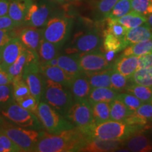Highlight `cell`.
<instances>
[{"mask_svg":"<svg viewBox=\"0 0 152 152\" xmlns=\"http://www.w3.org/2000/svg\"><path fill=\"white\" fill-rule=\"evenodd\" d=\"M90 137L80 128H73L56 134L44 132L36 144L35 152L80 151Z\"/></svg>","mask_w":152,"mask_h":152,"instance_id":"6da1fadb","label":"cell"},{"mask_svg":"<svg viewBox=\"0 0 152 152\" xmlns=\"http://www.w3.org/2000/svg\"><path fill=\"white\" fill-rule=\"evenodd\" d=\"M144 125L129 124L125 121L113 120L95 125L87 132L90 137L102 140H126L134 133L142 131Z\"/></svg>","mask_w":152,"mask_h":152,"instance_id":"7a4b0ae2","label":"cell"},{"mask_svg":"<svg viewBox=\"0 0 152 152\" xmlns=\"http://www.w3.org/2000/svg\"><path fill=\"white\" fill-rule=\"evenodd\" d=\"M41 101L46 102L58 113L65 115L74 102V99L69 87L45 77Z\"/></svg>","mask_w":152,"mask_h":152,"instance_id":"3957f363","label":"cell"},{"mask_svg":"<svg viewBox=\"0 0 152 152\" xmlns=\"http://www.w3.org/2000/svg\"><path fill=\"white\" fill-rule=\"evenodd\" d=\"M73 25V20L65 14H55L50 16L42 28V37L45 40L60 47L69 39Z\"/></svg>","mask_w":152,"mask_h":152,"instance_id":"277c9868","label":"cell"},{"mask_svg":"<svg viewBox=\"0 0 152 152\" xmlns=\"http://www.w3.org/2000/svg\"><path fill=\"white\" fill-rule=\"evenodd\" d=\"M36 115L43 128L50 134H56L75 128L64 115L58 113L43 101L39 102Z\"/></svg>","mask_w":152,"mask_h":152,"instance_id":"5b68a950","label":"cell"},{"mask_svg":"<svg viewBox=\"0 0 152 152\" xmlns=\"http://www.w3.org/2000/svg\"><path fill=\"white\" fill-rule=\"evenodd\" d=\"M0 132L9 137L20 148L21 151L30 152L34 151L44 131L14 125H4L0 128Z\"/></svg>","mask_w":152,"mask_h":152,"instance_id":"8992f818","label":"cell"},{"mask_svg":"<svg viewBox=\"0 0 152 152\" xmlns=\"http://www.w3.org/2000/svg\"><path fill=\"white\" fill-rule=\"evenodd\" d=\"M1 116L21 128L41 130L43 128L37 115L23 109L15 101L1 109Z\"/></svg>","mask_w":152,"mask_h":152,"instance_id":"52a82bcc","label":"cell"},{"mask_svg":"<svg viewBox=\"0 0 152 152\" xmlns=\"http://www.w3.org/2000/svg\"><path fill=\"white\" fill-rule=\"evenodd\" d=\"M64 116L74 127L80 128L87 134L95 125L92 106L88 100L74 101Z\"/></svg>","mask_w":152,"mask_h":152,"instance_id":"ba28073f","label":"cell"},{"mask_svg":"<svg viewBox=\"0 0 152 152\" xmlns=\"http://www.w3.org/2000/svg\"><path fill=\"white\" fill-rule=\"evenodd\" d=\"M102 39L96 28L80 32L75 35L71 46L66 49L68 54H84L98 51L102 46Z\"/></svg>","mask_w":152,"mask_h":152,"instance_id":"9c48e42d","label":"cell"},{"mask_svg":"<svg viewBox=\"0 0 152 152\" xmlns=\"http://www.w3.org/2000/svg\"><path fill=\"white\" fill-rule=\"evenodd\" d=\"M52 5L47 1H38L30 4L25 16L23 25L35 28H43L50 18Z\"/></svg>","mask_w":152,"mask_h":152,"instance_id":"30bf717a","label":"cell"},{"mask_svg":"<svg viewBox=\"0 0 152 152\" xmlns=\"http://www.w3.org/2000/svg\"><path fill=\"white\" fill-rule=\"evenodd\" d=\"M79 64L84 73H92L109 69L113 64L106 60L105 55L98 51L79 54Z\"/></svg>","mask_w":152,"mask_h":152,"instance_id":"8fae6325","label":"cell"},{"mask_svg":"<svg viewBox=\"0 0 152 152\" xmlns=\"http://www.w3.org/2000/svg\"><path fill=\"white\" fill-rule=\"evenodd\" d=\"M25 49L18 37H14L0 49V69L7 71Z\"/></svg>","mask_w":152,"mask_h":152,"instance_id":"7c38bea8","label":"cell"},{"mask_svg":"<svg viewBox=\"0 0 152 152\" xmlns=\"http://www.w3.org/2000/svg\"><path fill=\"white\" fill-rule=\"evenodd\" d=\"M123 140H102L90 137L80 151L109 152L115 151L124 146Z\"/></svg>","mask_w":152,"mask_h":152,"instance_id":"4fadbf2b","label":"cell"},{"mask_svg":"<svg viewBox=\"0 0 152 152\" xmlns=\"http://www.w3.org/2000/svg\"><path fill=\"white\" fill-rule=\"evenodd\" d=\"M25 48L37 52L42 39V28L27 26L19 31L17 35Z\"/></svg>","mask_w":152,"mask_h":152,"instance_id":"5bb4252c","label":"cell"},{"mask_svg":"<svg viewBox=\"0 0 152 152\" xmlns=\"http://www.w3.org/2000/svg\"><path fill=\"white\" fill-rule=\"evenodd\" d=\"M69 89L74 101L87 100L92 87L89 83L88 78L83 72L73 77Z\"/></svg>","mask_w":152,"mask_h":152,"instance_id":"9a60e30c","label":"cell"},{"mask_svg":"<svg viewBox=\"0 0 152 152\" xmlns=\"http://www.w3.org/2000/svg\"><path fill=\"white\" fill-rule=\"evenodd\" d=\"M39 72L45 78L60 83L67 87H70L74 77L58 66H52L39 64Z\"/></svg>","mask_w":152,"mask_h":152,"instance_id":"2e32d148","label":"cell"},{"mask_svg":"<svg viewBox=\"0 0 152 152\" xmlns=\"http://www.w3.org/2000/svg\"><path fill=\"white\" fill-rule=\"evenodd\" d=\"M33 0H10L7 15L16 23L18 27L23 26L25 16Z\"/></svg>","mask_w":152,"mask_h":152,"instance_id":"e0dca14e","label":"cell"},{"mask_svg":"<svg viewBox=\"0 0 152 152\" xmlns=\"http://www.w3.org/2000/svg\"><path fill=\"white\" fill-rule=\"evenodd\" d=\"M124 146L130 151H152V143L148 137L142 131L134 133L126 140H125Z\"/></svg>","mask_w":152,"mask_h":152,"instance_id":"ac0fdd59","label":"cell"},{"mask_svg":"<svg viewBox=\"0 0 152 152\" xmlns=\"http://www.w3.org/2000/svg\"><path fill=\"white\" fill-rule=\"evenodd\" d=\"M139 56H121L113 64V69L122 74L127 78L130 79L133 74L138 69Z\"/></svg>","mask_w":152,"mask_h":152,"instance_id":"d6986e66","label":"cell"},{"mask_svg":"<svg viewBox=\"0 0 152 152\" xmlns=\"http://www.w3.org/2000/svg\"><path fill=\"white\" fill-rule=\"evenodd\" d=\"M151 38H152V29L146 23L138 27L128 30L123 37V40L127 47L129 45Z\"/></svg>","mask_w":152,"mask_h":152,"instance_id":"ffe728a7","label":"cell"},{"mask_svg":"<svg viewBox=\"0 0 152 152\" xmlns=\"http://www.w3.org/2000/svg\"><path fill=\"white\" fill-rule=\"evenodd\" d=\"M57 58L58 66L73 77L83 73L79 64V54L60 55Z\"/></svg>","mask_w":152,"mask_h":152,"instance_id":"44dd1931","label":"cell"},{"mask_svg":"<svg viewBox=\"0 0 152 152\" xmlns=\"http://www.w3.org/2000/svg\"><path fill=\"white\" fill-rule=\"evenodd\" d=\"M118 92L110 87H94L89 94L88 102L90 104L95 102H111L116 98Z\"/></svg>","mask_w":152,"mask_h":152,"instance_id":"7402d4cb","label":"cell"},{"mask_svg":"<svg viewBox=\"0 0 152 152\" xmlns=\"http://www.w3.org/2000/svg\"><path fill=\"white\" fill-rule=\"evenodd\" d=\"M113 68L97 72L85 73L88 78L89 83L94 87H111V74Z\"/></svg>","mask_w":152,"mask_h":152,"instance_id":"603a6c76","label":"cell"},{"mask_svg":"<svg viewBox=\"0 0 152 152\" xmlns=\"http://www.w3.org/2000/svg\"><path fill=\"white\" fill-rule=\"evenodd\" d=\"M60 47L54 43L45 40L44 38L42 39L37 49V54L39 56V64H44L52 58L58 56V50Z\"/></svg>","mask_w":152,"mask_h":152,"instance_id":"cb8c5ba5","label":"cell"},{"mask_svg":"<svg viewBox=\"0 0 152 152\" xmlns=\"http://www.w3.org/2000/svg\"><path fill=\"white\" fill-rule=\"evenodd\" d=\"M110 112L111 120L116 121H123L127 118L134 114V111L129 109L121 101L117 99L110 102Z\"/></svg>","mask_w":152,"mask_h":152,"instance_id":"d4e9b609","label":"cell"},{"mask_svg":"<svg viewBox=\"0 0 152 152\" xmlns=\"http://www.w3.org/2000/svg\"><path fill=\"white\" fill-rule=\"evenodd\" d=\"M95 125L100 124L111 120L109 102H95L91 104Z\"/></svg>","mask_w":152,"mask_h":152,"instance_id":"484cf974","label":"cell"},{"mask_svg":"<svg viewBox=\"0 0 152 152\" xmlns=\"http://www.w3.org/2000/svg\"><path fill=\"white\" fill-rule=\"evenodd\" d=\"M152 52V38L140 42L133 44L125 47L122 56H140Z\"/></svg>","mask_w":152,"mask_h":152,"instance_id":"4316f807","label":"cell"},{"mask_svg":"<svg viewBox=\"0 0 152 152\" xmlns=\"http://www.w3.org/2000/svg\"><path fill=\"white\" fill-rule=\"evenodd\" d=\"M115 20L123 25L128 30L138 27L141 25L146 23L147 21V17L145 16H143V15L132 10H131L130 12L125 14V16L121 17V18Z\"/></svg>","mask_w":152,"mask_h":152,"instance_id":"83f0119b","label":"cell"},{"mask_svg":"<svg viewBox=\"0 0 152 152\" xmlns=\"http://www.w3.org/2000/svg\"><path fill=\"white\" fill-rule=\"evenodd\" d=\"M126 91L130 94L137 97L142 103L151 102L152 100V87L144 86L132 83V85H128L126 87Z\"/></svg>","mask_w":152,"mask_h":152,"instance_id":"f1b7e54d","label":"cell"},{"mask_svg":"<svg viewBox=\"0 0 152 152\" xmlns=\"http://www.w3.org/2000/svg\"><path fill=\"white\" fill-rule=\"evenodd\" d=\"M103 36L102 42L105 52L111 51L117 53L126 47L123 39H119L109 33H104Z\"/></svg>","mask_w":152,"mask_h":152,"instance_id":"f546056e","label":"cell"},{"mask_svg":"<svg viewBox=\"0 0 152 152\" xmlns=\"http://www.w3.org/2000/svg\"><path fill=\"white\" fill-rule=\"evenodd\" d=\"M28 52H29V50L25 48L23 52L17 58V59L7 69V71L13 78L18 76H22L23 72L28 61Z\"/></svg>","mask_w":152,"mask_h":152,"instance_id":"4dcf8cb0","label":"cell"},{"mask_svg":"<svg viewBox=\"0 0 152 152\" xmlns=\"http://www.w3.org/2000/svg\"><path fill=\"white\" fill-rule=\"evenodd\" d=\"M130 81L134 84L152 87V67L139 68L130 77Z\"/></svg>","mask_w":152,"mask_h":152,"instance_id":"1f68e13d","label":"cell"},{"mask_svg":"<svg viewBox=\"0 0 152 152\" xmlns=\"http://www.w3.org/2000/svg\"><path fill=\"white\" fill-rule=\"evenodd\" d=\"M132 10L131 0H118L113 9L110 11L105 19L116 20L121 18Z\"/></svg>","mask_w":152,"mask_h":152,"instance_id":"d6a6232c","label":"cell"},{"mask_svg":"<svg viewBox=\"0 0 152 152\" xmlns=\"http://www.w3.org/2000/svg\"><path fill=\"white\" fill-rule=\"evenodd\" d=\"M13 94L15 102H18L25 96L30 94V90L26 81L23 78V76H18L14 77L12 81Z\"/></svg>","mask_w":152,"mask_h":152,"instance_id":"836d02e7","label":"cell"},{"mask_svg":"<svg viewBox=\"0 0 152 152\" xmlns=\"http://www.w3.org/2000/svg\"><path fill=\"white\" fill-rule=\"evenodd\" d=\"M130 80V79L127 78L122 74L118 73L117 71L113 69L111 74V87L110 88L118 92H121L125 90L126 87L128 86Z\"/></svg>","mask_w":152,"mask_h":152,"instance_id":"e575fe53","label":"cell"},{"mask_svg":"<svg viewBox=\"0 0 152 152\" xmlns=\"http://www.w3.org/2000/svg\"><path fill=\"white\" fill-rule=\"evenodd\" d=\"M132 10L143 16L152 14V0H131Z\"/></svg>","mask_w":152,"mask_h":152,"instance_id":"d590c367","label":"cell"},{"mask_svg":"<svg viewBox=\"0 0 152 152\" xmlns=\"http://www.w3.org/2000/svg\"><path fill=\"white\" fill-rule=\"evenodd\" d=\"M106 20H107L108 26L107 29L104 31V33H111L119 39H123L125 34L128 32V28L115 21V20H110V19H106Z\"/></svg>","mask_w":152,"mask_h":152,"instance_id":"8d00e7d4","label":"cell"},{"mask_svg":"<svg viewBox=\"0 0 152 152\" xmlns=\"http://www.w3.org/2000/svg\"><path fill=\"white\" fill-rule=\"evenodd\" d=\"M117 99L123 102L125 105H126L129 109L134 111L137 109L140 106L142 105V102L134 95L132 94H128V93H119L117 94Z\"/></svg>","mask_w":152,"mask_h":152,"instance_id":"74e56055","label":"cell"},{"mask_svg":"<svg viewBox=\"0 0 152 152\" xmlns=\"http://www.w3.org/2000/svg\"><path fill=\"white\" fill-rule=\"evenodd\" d=\"M14 101L13 85L11 84L0 85V108L9 105Z\"/></svg>","mask_w":152,"mask_h":152,"instance_id":"f35d334b","label":"cell"},{"mask_svg":"<svg viewBox=\"0 0 152 152\" xmlns=\"http://www.w3.org/2000/svg\"><path fill=\"white\" fill-rule=\"evenodd\" d=\"M18 146L6 134L0 132V152H20Z\"/></svg>","mask_w":152,"mask_h":152,"instance_id":"ab89813d","label":"cell"},{"mask_svg":"<svg viewBox=\"0 0 152 152\" xmlns=\"http://www.w3.org/2000/svg\"><path fill=\"white\" fill-rule=\"evenodd\" d=\"M134 114L147 123L149 121L152 122V102L143 103L134 111Z\"/></svg>","mask_w":152,"mask_h":152,"instance_id":"60d3db41","label":"cell"},{"mask_svg":"<svg viewBox=\"0 0 152 152\" xmlns=\"http://www.w3.org/2000/svg\"><path fill=\"white\" fill-rule=\"evenodd\" d=\"M17 104H18L23 109L28 110L31 113L36 115L37 113V110L38 107L39 102L34 97L32 94H29L28 96H25L21 99L18 100V102H16Z\"/></svg>","mask_w":152,"mask_h":152,"instance_id":"b9f144b4","label":"cell"},{"mask_svg":"<svg viewBox=\"0 0 152 152\" xmlns=\"http://www.w3.org/2000/svg\"><path fill=\"white\" fill-rule=\"evenodd\" d=\"M117 1L118 0H99L96 4L98 14L103 18H106Z\"/></svg>","mask_w":152,"mask_h":152,"instance_id":"7bdbcfd3","label":"cell"},{"mask_svg":"<svg viewBox=\"0 0 152 152\" xmlns=\"http://www.w3.org/2000/svg\"><path fill=\"white\" fill-rule=\"evenodd\" d=\"M14 37H17V33L14 29L0 30V49L2 48Z\"/></svg>","mask_w":152,"mask_h":152,"instance_id":"ee69618b","label":"cell"},{"mask_svg":"<svg viewBox=\"0 0 152 152\" xmlns=\"http://www.w3.org/2000/svg\"><path fill=\"white\" fill-rule=\"evenodd\" d=\"M17 28L18 26L8 15L0 16V30L15 29Z\"/></svg>","mask_w":152,"mask_h":152,"instance_id":"f6af8a7d","label":"cell"},{"mask_svg":"<svg viewBox=\"0 0 152 152\" xmlns=\"http://www.w3.org/2000/svg\"><path fill=\"white\" fill-rule=\"evenodd\" d=\"M152 67V52L143 54L139 56L138 69L139 68H151Z\"/></svg>","mask_w":152,"mask_h":152,"instance_id":"bcb514c9","label":"cell"},{"mask_svg":"<svg viewBox=\"0 0 152 152\" xmlns=\"http://www.w3.org/2000/svg\"><path fill=\"white\" fill-rule=\"evenodd\" d=\"M13 77L7 71L0 69V85L11 84Z\"/></svg>","mask_w":152,"mask_h":152,"instance_id":"7dc6e473","label":"cell"},{"mask_svg":"<svg viewBox=\"0 0 152 152\" xmlns=\"http://www.w3.org/2000/svg\"><path fill=\"white\" fill-rule=\"evenodd\" d=\"M9 2L10 0H0V16L8 14Z\"/></svg>","mask_w":152,"mask_h":152,"instance_id":"c3c4849f","label":"cell"},{"mask_svg":"<svg viewBox=\"0 0 152 152\" xmlns=\"http://www.w3.org/2000/svg\"><path fill=\"white\" fill-rule=\"evenodd\" d=\"M57 57L52 58V59H51L50 61H47L46 63H44V64H42V65H47V66H58V58H57Z\"/></svg>","mask_w":152,"mask_h":152,"instance_id":"681fc988","label":"cell"},{"mask_svg":"<svg viewBox=\"0 0 152 152\" xmlns=\"http://www.w3.org/2000/svg\"><path fill=\"white\" fill-rule=\"evenodd\" d=\"M147 23H148V25H149V26L151 27V28L152 29V14H149V16H147Z\"/></svg>","mask_w":152,"mask_h":152,"instance_id":"f907efd6","label":"cell"},{"mask_svg":"<svg viewBox=\"0 0 152 152\" xmlns=\"http://www.w3.org/2000/svg\"><path fill=\"white\" fill-rule=\"evenodd\" d=\"M54 1H56L57 2H59V3H64V1H66L65 0H54Z\"/></svg>","mask_w":152,"mask_h":152,"instance_id":"816d5d0a","label":"cell"},{"mask_svg":"<svg viewBox=\"0 0 152 152\" xmlns=\"http://www.w3.org/2000/svg\"><path fill=\"white\" fill-rule=\"evenodd\" d=\"M65 1H71V0H65Z\"/></svg>","mask_w":152,"mask_h":152,"instance_id":"f5cc1de1","label":"cell"},{"mask_svg":"<svg viewBox=\"0 0 152 152\" xmlns=\"http://www.w3.org/2000/svg\"><path fill=\"white\" fill-rule=\"evenodd\" d=\"M151 102H152V100H151Z\"/></svg>","mask_w":152,"mask_h":152,"instance_id":"db71d44e","label":"cell"}]
</instances>
